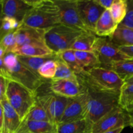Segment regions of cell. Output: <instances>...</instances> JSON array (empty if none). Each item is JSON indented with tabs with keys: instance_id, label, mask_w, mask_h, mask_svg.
I'll list each match as a JSON object with an SVG mask.
<instances>
[{
	"instance_id": "44",
	"label": "cell",
	"mask_w": 133,
	"mask_h": 133,
	"mask_svg": "<svg viewBox=\"0 0 133 133\" xmlns=\"http://www.w3.org/2000/svg\"><path fill=\"white\" fill-rule=\"evenodd\" d=\"M130 116H131V127L132 125H133V112L131 114H130Z\"/></svg>"
},
{
	"instance_id": "11",
	"label": "cell",
	"mask_w": 133,
	"mask_h": 133,
	"mask_svg": "<svg viewBox=\"0 0 133 133\" xmlns=\"http://www.w3.org/2000/svg\"><path fill=\"white\" fill-rule=\"evenodd\" d=\"M77 8L83 24L90 32L94 33L96 23L105 9L96 0H77Z\"/></svg>"
},
{
	"instance_id": "18",
	"label": "cell",
	"mask_w": 133,
	"mask_h": 133,
	"mask_svg": "<svg viewBox=\"0 0 133 133\" xmlns=\"http://www.w3.org/2000/svg\"><path fill=\"white\" fill-rule=\"evenodd\" d=\"M93 123L88 119L68 123H58L56 126L57 133H92Z\"/></svg>"
},
{
	"instance_id": "14",
	"label": "cell",
	"mask_w": 133,
	"mask_h": 133,
	"mask_svg": "<svg viewBox=\"0 0 133 133\" xmlns=\"http://www.w3.org/2000/svg\"><path fill=\"white\" fill-rule=\"evenodd\" d=\"M49 90L52 93L67 98H74L83 94L78 80L50 81Z\"/></svg>"
},
{
	"instance_id": "5",
	"label": "cell",
	"mask_w": 133,
	"mask_h": 133,
	"mask_svg": "<svg viewBox=\"0 0 133 133\" xmlns=\"http://www.w3.org/2000/svg\"><path fill=\"white\" fill-rule=\"evenodd\" d=\"M84 31L60 23L45 30L44 40L46 46L55 54L71 49L78 37Z\"/></svg>"
},
{
	"instance_id": "9",
	"label": "cell",
	"mask_w": 133,
	"mask_h": 133,
	"mask_svg": "<svg viewBox=\"0 0 133 133\" xmlns=\"http://www.w3.org/2000/svg\"><path fill=\"white\" fill-rule=\"evenodd\" d=\"M54 1L59 10L61 23L84 32H90L80 18L77 0H55Z\"/></svg>"
},
{
	"instance_id": "1",
	"label": "cell",
	"mask_w": 133,
	"mask_h": 133,
	"mask_svg": "<svg viewBox=\"0 0 133 133\" xmlns=\"http://www.w3.org/2000/svg\"><path fill=\"white\" fill-rule=\"evenodd\" d=\"M32 8L20 25L46 30L61 23L58 8L52 0L28 1Z\"/></svg>"
},
{
	"instance_id": "21",
	"label": "cell",
	"mask_w": 133,
	"mask_h": 133,
	"mask_svg": "<svg viewBox=\"0 0 133 133\" xmlns=\"http://www.w3.org/2000/svg\"><path fill=\"white\" fill-rule=\"evenodd\" d=\"M109 38L118 47L133 45V29L118 25L112 36Z\"/></svg>"
},
{
	"instance_id": "34",
	"label": "cell",
	"mask_w": 133,
	"mask_h": 133,
	"mask_svg": "<svg viewBox=\"0 0 133 133\" xmlns=\"http://www.w3.org/2000/svg\"><path fill=\"white\" fill-rule=\"evenodd\" d=\"M119 25L133 29V0H127V15Z\"/></svg>"
},
{
	"instance_id": "24",
	"label": "cell",
	"mask_w": 133,
	"mask_h": 133,
	"mask_svg": "<svg viewBox=\"0 0 133 133\" xmlns=\"http://www.w3.org/2000/svg\"><path fill=\"white\" fill-rule=\"evenodd\" d=\"M109 70L116 73L118 76L125 82L133 77V58H129L115 62L110 66Z\"/></svg>"
},
{
	"instance_id": "43",
	"label": "cell",
	"mask_w": 133,
	"mask_h": 133,
	"mask_svg": "<svg viewBox=\"0 0 133 133\" xmlns=\"http://www.w3.org/2000/svg\"><path fill=\"white\" fill-rule=\"evenodd\" d=\"M125 84H133V77L130 78V79H127L124 82Z\"/></svg>"
},
{
	"instance_id": "10",
	"label": "cell",
	"mask_w": 133,
	"mask_h": 133,
	"mask_svg": "<svg viewBox=\"0 0 133 133\" xmlns=\"http://www.w3.org/2000/svg\"><path fill=\"white\" fill-rule=\"evenodd\" d=\"M10 80L15 81L36 94L48 81L22 64L19 61L16 66L9 71Z\"/></svg>"
},
{
	"instance_id": "23",
	"label": "cell",
	"mask_w": 133,
	"mask_h": 133,
	"mask_svg": "<svg viewBox=\"0 0 133 133\" xmlns=\"http://www.w3.org/2000/svg\"><path fill=\"white\" fill-rule=\"evenodd\" d=\"M18 61L24 65L25 66L31 70L33 72L38 74V71L42 65L49 60L57 59V55L53 54L51 55L45 56V57H24V56H18Z\"/></svg>"
},
{
	"instance_id": "15",
	"label": "cell",
	"mask_w": 133,
	"mask_h": 133,
	"mask_svg": "<svg viewBox=\"0 0 133 133\" xmlns=\"http://www.w3.org/2000/svg\"><path fill=\"white\" fill-rule=\"evenodd\" d=\"M32 6L27 0H3V16L12 18L21 23Z\"/></svg>"
},
{
	"instance_id": "22",
	"label": "cell",
	"mask_w": 133,
	"mask_h": 133,
	"mask_svg": "<svg viewBox=\"0 0 133 133\" xmlns=\"http://www.w3.org/2000/svg\"><path fill=\"white\" fill-rule=\"evenodd\" d=\"M97 38V36L94 32H84L77 38L70 49L81 51H92Z\"/></svg>"
},
{
	"instance_id": "38",
	"label": "cell",
	"mask_w": 133,
	"mask_h": 133,
	"mask_svg": "<svg viewBox=\"0 0 133 133\" xmlns=\"http://www.w3.org/2000/svg\"><path fill=\"white\" fill-rule=\"evenodd\" d=\"M96 1L105 10H109L114 2V0H96Z\"/></svg>"
},
{
	"instance_id": "27",
	"label": "cell",
	"mask_w": 133,
	"mask_h": 133,
	"mask_svg": "<svg viewBox=\"0 0 133 133\" xmlns=\"http://www.w3.org/2000/svg\"><path fill=\"white\" fill-rule=\"evenodd\" d=\"M77 59L81 64L86 69L101 67L98 58L93 51H74Z\"/></svg>"
},
{
	"instance_id": "3",
	"label": "cell",
	"mask_w": 133,
	"mask_h": 133,
	"mask_svg": "<svg viewBox=\"0 0 133 133\" xmlns=\"http://www.w3.org/2000/svg\"><path fill=\"white\" fill-rule=\"evenodd\" d=\"M77 76L80 84L105 92H121L124 85L116 73L102 67L88 69Z\"/></svg>"
},
{
	"instance_id": "33",
	"label": "cell",
	"mask_w": 133,
	"mask_h": 133,
	"mask_svg": "<svg viewBox=\"0 0 133 133\" xmlns=\"http://www.w3.org/2000/svg\"><path fill=\"white\" fill-rule=\"evenodd\" d=\"M19 25H20V23L14 18L3 16L2 24L0 29V38L9 32L16 31Z\"/></svg>"
},
{
	"instance_id": "4",
	"label": "cell",
	"mask_w": 133,
	"mask_h": 133,
	"mask_svg": "<svg viewBox=\"0 0 133 133\" xmlns=\"http://www.w3.org/2000/svg\"><path fill=\"white\" fill-rule=\"evenodd\" d=\"M5 97L18 113L21 121L25 118L36 102V94L15 81L7 79Z\"/></svg>"
},
{
	"instance_id": "25",
	"label": "cell",
	"mask_w": 133,
	"mask_h": 133,
	"mask_svg": "<svg viewBox=\"0 0 133 133\" xmlns=\"http://www.w3.org/2000/svg\"><path fill=\"white\" fill-rule=\"evenodd\" d=\"M57 55L77 75H80L86 70V69L81 64L79 61L77 59L74 51L72 49L63 51Z\"/></svg>"
},
{
	"instance_id": "19",
	"label": "cell",
	"mask_w": 133,
	"mask_h": 133,
	"mask_svg": "<svg viewBox=\"0 0 133 133\" xmlns=\"http://www.w3.org/2000/svg\"><path fill=\"white\" fill-rule=\"evenodd\" d=\"M56 126L49 122L23 120L16 133H49L55 130Z\"/></svg>"
},
{
	"instance_id": "6",
	"label": "cell",
	"mask_w": 133,
	"mask_h": 133,
	"mask_svg": "<svg viewBox=\"0 0 133 133\" xmlns=\"http://www.w3.org/2000/svg\"><path fill=\"white\" fill-rule=\"evenodd\" d=\"M36 101L45 110L51 123L58 125L61 122L66 106L71 98L62 97L52 93L49 90L36 92Z\"/></svg>"
},
{
	"instance_id": "8",
	"label": "cell",
	"mask_w": 133,
	"mask_h": 133,
	"mask_svg": "<svg viewBox=\"0 0 133 133\" xmlns=\"http://www.w3.org/2000/svg\"><path fill=\"white\" fill-rule=\"evenodd\" d=\"M127 126H131L130 114L118 106L94 123L92 133H103Z\"/></svg>"
},
{
	"instance_id": "2",
	"label": "cell",
	"mask_w": 133,
	"mask_h": 133,
	"mask_svg": "<svg viewBox=\"0 0 133 133\" xmlns=\"http://www.w3.org/2000/svg\"><path fill=\"white\" fill-rule=\"evenodd\" d=\"M80 85L87 99V119L93 124L119 106L120 92H105L87 86Z\"/></svg>"
},
{
	"instance_id": "36",
	"label": "cell",
	"mask_w": 133,
	"mask_h": 133,
	"mask_svg": "<svg viewBox=\"0 0 133 133\" xmlns=\"http://www.w3.org/2000/svg\"><path fill=\"white\" fill-rule=\"evenodd\" d=\"M119 50L128 58H133V45L119 47Z\"/></svg>"
},
{
	"instance_id": "29",
	"label": "cell",
	"mask_w": 133,
	"mask_h": 133,
	"mask_svg": "<svg viewBox=\"0 0 133 133\" xmlns=\"http://www.w3.org/2000/svg\"><path fill=\"white\" fill-rule=\"evenodd\" d=\"M57 64V71L55 77L51 81L64 80V79H70V80H78L76 74L69 68V66L59 58L57 55L56 60Z\"/></svg>"
},
{
	"instance_id": "32",
	"label": "cell",
	"mask_w": 133,
	"mask_h": 133,
	"mask_svg": "<svg viewBox=\"0 0 133 133\" xmlns=\"http://www.w3.org/2000/svg\"><path fill=\"white\" fill-rule=\"evenodd\" d=\"M16 31L9 32L0 38V46L3 48L6 53H13L16 48Z\"/></svg>"
},
{
	"instance_id": "17",
	"label": "cell",
	"mask_w": 133,
	"mask_h": 133,
	"mask_svg": "<svg viewBox=\"0 0 133 133\" xmlns=\"http://www.w3.org/2000/svg\"><path fill=\"white\" fill-rule=\"evenodd\" d=\"M118 25L112 18L109 10H105L96 23L94 33L98 37L110 38Z\"/></svg>"
},
{
	"instance_id": "16",
	"label": "cell",
	"mask_w": 133,
	"mask_h": 133,
	"mask_svg": "<svg viewBox=\"0 0 133 133\" xmlns=\"http://www.w3.org/2000/svg\"><path fill=\"white\" fill-rule=\"evenodd\" d=\"M1 103L3 107L4 118L0 133H16L22 123L19 116L10 105L6 97L1 101Z\"/></svg>"
},
{
	"instance_id": "7",
	"label": "cell",
	"mask_w": 133,
	"mask_h": 133,
	"mask_svg": "<svg viewBox=\"0 0 133 133\" xmlns=\"http://www.w3.org/2000/svg\"><path fill=\"white\" fill-rule=\"evenodd\" d=\"M92 51L98 58L101 67L109 69L115 62L129 59L109 38L97 36Z\"/></svg>"
},
{
	"instance_id": "35",
	"label": "cell",
	"mask_w": 133,
	"mask_h": 133,
	"mask_svg": "<svg viewBox=\"0 0 133 133\" xmlns=\"http://www.w3.org/2000/svg\"><path fill=\"white\" fill-rule=\"evenodd\" d=\"M3 58L4 64L9 71L14 68L18 62V55L12 52L6 53Z\"/></svg>"
},
{
	"instance_id": "40",
	"label": "cell",
	"mask_w": 133,
	"mask_h": 133,
	"mask_svg": "<svg viewBox=\"0 0 133 133\" xmlns=\"http://www.w3.org/2000/svg\"><path fill=\"white\" fill-rule=\"evenodd\" d=\"M2 1L3 0H0V29H1V24H2L3 18V14L2 10Z\"/></svg>"
},
{
	"instance_id": "37",
	"label": "cell",
	"mask_w": 133,
	"mask_h": 133,
	"mask_svg": "<svg viewBox=\"0 0 133 133\" xmlns=\"http://www.w3.org/2000/svg\"><path fill=\"white\" fill-rule=\"evenodd\" d=\"M0 75L6 79H10V75L9 70L4 64L3 58H0Z\"/></svg>"
},
{
	"instance_id": "28",
	"label": "cell",
	"mask_w": 133,
	"mask_h": 133,
	"mask_svg": "<svg viewBox=\"0 0 133 133\" xmlns=\"http://www.w3.org/2000/svg\"><path fill=\"white\" fill-rule=\"evenodd\" d=\"M109 11L114 22L119 25L127 15V0H114Z\"/></svg>"
},
{
	"instance_id": "41",
	"label": "cell",
	"mask_w": 133,
	"mask_h": 133,
	"mask_svg": "<svg viewBox=\"0 0 133 133\" xmlns=\"http://www.w3.org/2000/svg\"><path fill=\"white\" fill-rule=\"evenodd\" d=\"M123 127H121V128H118L114 130H112V131H107V132H105L103 133H121L122 131L123 130Z\"/></svg>"
},
{
	"instance_id": "31",
	"label": "cell",
	"mask_w": 133,
	"mask_h": 133,
	"mask_svg": "<svg viewBox=\"0 0 133 133\" xmlns=\"http://www.w3.org/2000/svg\"><path fill=\"white\" fill-rule=\"evenodd\" d=\"M56 60H49L42 65L38 71V74L40 77L47 81H51L55 77L57 68Z\"/></svg>"
},
{
	"instance_id": "26",
	"label": "cell",
	"mask_w": 133,
	"mask_h": 133,
	"mask_svg": "<svg viewBox=\"0 0 133 133\" xmlns=\"http://www.w3.org/2000/svg\"><path fill=\"white\" fill-rule=\"evenodd\" d=\"M119 106L129 114L133 112V84H124L119 95Z\"/></svg>"
},
{
	"instance_id": "20",
	"label": "cell",
	"mask_w": 133,
	"mask_h": 133,
	"mask_svg": "<svg viewBox=\"0 0 133 133\" xmlns=\"http://www.w3.org/2000/svg\"><path fill=\"white\" fill-rule=\"evenodd\" d=\"M13 53L18 56L29 57H45L55 54L44 44H30L22 45L19 48H16Z\"/></svg>"
},
{
	"instance_id": "30",
	"label": "cell",
	"mask_w": 133,
	"mask_h": 133,
	"mask_svg": "<svg viewBox=\"0 0 133 133\" xmlns=\"http://www.w3.org/2000/svg\"><path fill=\"white\" fill-rule=\"evenodd\" d=\"M23 120L37 121V122H49V118L42 107L36 101L31 110H29L25 118Z\"/></svg>"
},
{
	"instance_id": "45",
	"label": "cell",
	"mask_w": 133,
	"mask_h": 133,
	"mask_svg": "<svg viewBox=\"0 0 133 133\" xmlns=\"http://www.w3.org/2000/svg\"><path fill=\"white\" fill-rule=\"evenodd\" d=\"M131 127H132V128H133V125H131Z\"/></svg>"
},
{
	"instance_id": "39",
	"label": "cell",
	"mask_w": 133,
	"mask_h": 133,
	"mask_svg": "<svg viewBox=\"0 0 133 133\" xmlns=\"http://www.w3.org/2000/svg\"><path fill=\"white\" fill-rule=\"evenodd\" d=\"M3 118H4V111L2 103L0 102V131H1L3 127Z\"/></svg>"
},
{
	"instance_id": "12",
	"label": "cell",
	"mask_w": 133,
	"mask_h": 133,
	"mask_svg": "<svg viewBox=\"0 0 133 133\" xmlns=\"http://www.w3.org/2000/svg\"><path fill=\"white\" fill-rule=\"evenodd\" d=\"M87 99L84 92L81 95L71 98L66 106L59 123H68L87 119Z\"/></svg>"
},
{
	"instance_id": "13",
	"label": "cell",
	"mask_w": 133,
	"mask_h": 133,
	"mask_svg": "<svg viewBox=\"0 0 133 133\" xmlns=\"http://www.w3.org/2000/svg\"><path fill=\"white\" fill-rule=\"evenodd\" d=\"M45 30L20 25L16 31V48L30 44H44Z\"/></svg>"
},
{
	"instance_id": "42",
	"label": "cell",
	"mask_w": 133,
	"mask_h": 133,
	"mask_svg": "<svg viewBox=\"0 0 133 133\" xmlns=\"http://www.w3.org/2000/svg\"><path fill=\"white\" fill-rule=\"evenodd\" d=\"M5 54H6L5 51L4 50V49L2 48V47L0 46V58H3Z\"/></svg>"
}]
</instances>
